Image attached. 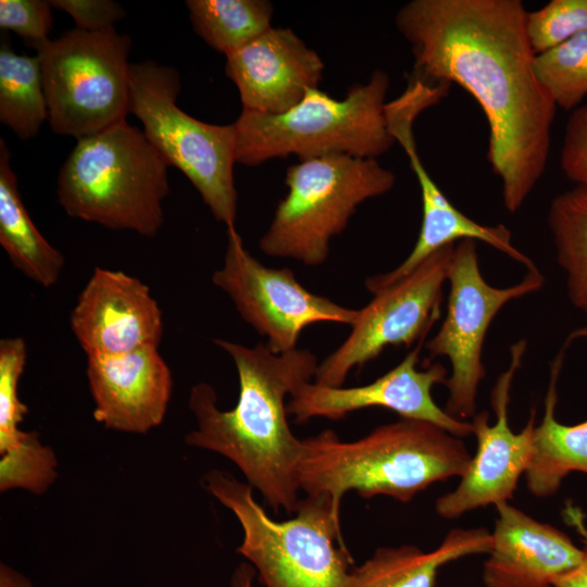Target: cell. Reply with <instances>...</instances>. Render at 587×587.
<instances>
[{"label": "cell", "mask_w": 587, "mask_h": 587, "mask_svg": "<svg viewBox=\"0 0 587 587\" xmlns=\"http://www.w3.org/2000/svg\"><path fill=\"white\" fill-rule=\"evenodd\" d=\"M520 0H412L395 23L410 43V79L457 84L489 126L487 158L502 200L517 212L544 175L557 105L535 72L536 53Z\"/></svg>", "instance_id": "1"}, {"label": "cell", "mask_w": 587, "mask_h": 587, "mask_svg": "<svg viewBox=\"0 0 587 587\" xmlns=\"http://www.w3.org/2000/svg\"><path fill=\"white\" fill-rule=\"evenodd\" d=\"M213 342L235 363L238 400L233 409L221 410L214 388L205 382L196 384L188 407L197 428L185 442L232 461L275 511L296 512L302 439L289 427L285 400L313 382L317 359L308 349L275 354L263 342L253 347L218 338Z\"/></svg>", "instance_id": "2"}, {"label": "cell", "mask_w": 587, "mask_h": 587, "mask_svg": "<svg viewBox=\"0 0 587 587\" xmlns=\"http://www.w3.org/2000/svg\"><path fill=\"white\" fill-rule=\"evenodd\" d=\"M471 459L460 437L429 422L401 419L353 441L330 429L302 439L297 480L307 496L330 498L339 513L349 490L407 503L436 482L462 477Z\"/></svg>", "instance_id": "3"}, {"label": "cell", "mask_w": 587, "mask_h": 587, "mask_svg": "<svg viewBox=\"0 0 587 587\" xmlns=\"http://www.w3.org/2000/svg\"><path fill=\"white\" fill-rule=\"evenodd\" d=\"M168 166L125 121L77 139L58 175V201L72 217L153 237L164 223Z\"/></svg>", "instance_id": "4"}, {"label": "cell", "mask_w": 587, "mask_h": 587, "mask_svg": "<svg viewBox=\"0 0 587 587\" xmlns=\"http://www.w3.org/2000/svg\"><path fill=\"white\" fill-rule=\"evenodd\" d=\"M202 486L237 517L243 532L237 552L265 587L347 586L354 562L330 498L307 496L292 519L276 521L255 501L253 488L228 472L209 471Z\"/></svg>", "instance_id": "5"}, {"label": "cell", "mask_w": 587, "mask_h": 587, "mask_svg": "<svg viewBox=\"0 0 587 587\" xmlns=\"http://www.w3.org/2000/svg\"><path fill=\"white\" fill-rule=\"evenodd\" d=\"M389 85L388 74L377 70L342 99L314 88L280 114L242 109L233 123L236 163L255 166L292 154L299 160L333 154L377 159L396 143L385 114Z\"/></svg>", "instance_id": "6"}, {"label": "cell", "mask_w": 587, "mask_h": 587, "mask_svg": "<svg viewBox=\"0 0 587 587\" xmlns=\"http://www.w3.org/2000/svg\"><path fill=\"white\" fill-rule=\"evenodd\" d=\"M287 193L259 241L273 258L292 259L308 266L322 265L330 240L348 225L364 201L390 191L395 174L376 159L333 154L288 167Z\"/></svg>", "instance_id": "7"}, {"label": "cell", "mask_w": 587, "mask_h": 587, "mask_svg": "<svg viewBox=\"0 0 587 587\" xmlns=\"http://www.w3.org/2000/svg\"><path fill=\"white\" fill-rule=\"evenodd\" d=\"M129 90V112L142 123L150 143L191 182L216 221L235 227L234 125L209 124L185 113L176 104L180 80L172 66L130 63Z\"/></svg>", "instance_id": "8"}, {"label": "cell", "mask_w": 587, "mask_h": 587, "mask_svg": "<svg viewBox=\"0 0 587 587\" xmlns=\"http://www.w3.org/2000/svg\"><path fill=\"white\" fill-rule=\"evenodd\" d=\"M132 40L114 27L78 28L34 48L40 60L51 129L76 139L126 121Z\"/></svg>", "instance_id": "9"}, {"label": "cell", "mask_w": 587, "mask_h": 587, "mask_svg": "<svg viewBox=\"0 0 587 587\" xmlns=\"http://www.w3.org/2000/svg\"><path fill=\"white\" fill-rule=\"evenodd\" d=\"M447 283L446 316L425 349L429 359L449 360L451 374L445 383L449 396L444 410L466 421L477 413L478 388L486 376L483 347L491 322L507 303L540 290L545 278L534 266L515 285L491 286L482 275L476 240L464 239L454 246Z\"/></svg>", "instance_id": "10"}, {"label": "cell", "mask_w": 587, "mask_h": 587, "mask_svg": "<svg viewBox=\"0 0 587 587\" xmlns=\"http://www.w3.org/2000/svg\"><path fill=\"white\" fill-rule=\"evenodd\" d=\"M214 286L233 301L238 314L266 348L282 354L297 349L301 333L321 322L352 326L359 309L342 307L304 288L288 267H267L243 246L236 228H227L223 265L212 274Z\"/></svg>", "instance_id": "11"}, {"label": "cell", "mask_w": 587, "mask_h": 587, "mask_svg": "<svg viewBox=\"0 0 587 587\" xmlns=\"http://www.w3.org/2000/svg\"><path fill=\"white\" fill-rule=\"evenodd\" d=\"M455 243L428 257L408 276L374 294L345 341L321 363L313 382L341 387L352 369H361L387 347L422 342L440 317L444 285Z\"/></svg>", "instance_id": "12"}, {"label": "cell", "mask_w": 587, "mask_h": 587, "mask_svg": "<svg viewBox=\"0 0 587 587\" xmlns=\"http://www.w3.org/2000/svg\"><path fill=\"white\" fill-rule=\"evenodd\" d=\"M526 347L524 339L511 345L509 367L494 386L491 404L496 423L489 424L487 411L477 412L472 419L476 452L457 488L436 500L435 511L442 519H458L475 509L509 501L521 475H525L533 457L535 410L523 429L514 433L508 422V404L511 385Z\"/></svg>", "instance_id": "13"}, {"label": "cell", "mask_w": 587, "mask_h": 587, "mask_svg": "<svg viewBox=\"0 0 587 587\" xmlns=\"http://www.w3.org/2000/svg\"><path fill=\"white\" fill-rule=\"evenodd\" d=\"M420 342L394 369L374 382L359 387H328L314 382L300 386L287 402V413L297 423L313 417L340 420L366 408H384L401 419L433 423L457 437L473 435L471 422L450 416L433 399L432 388L446 383L447 369L440 363L419 370Z\"/></svg>", "instance_id": "14"}, {"label": "cell", "mask_w": 587, "mask_h": 587, "mask_svg": "<svg viewBox=\"0 0 587 587\" xmlns=\"http://www.w3.org/2000/svg\"><path fill=\"white\" fill-rule=\"evenodd\" d=\"M71 329L87 357L158 347L162 311L149 287L122 271L96 267L78 296Z\"/></svg>", "instance_id": "15"}, {"label": "cell", "mask_w": 587, "mask_h": 587, "mask_svg": "<svg viewBox=\"0 0 587 587\" xmlns=\"http://www.w3.org/2000/svg\"><path fill=\"white\" fill-rule=\"evenodd\" d=\"M225 71L238 89L242 109L280 114L319 88L324 63L294 30L271 27L227 54Z\"/></svg>", "instance_id": "16"}, {"label": "cell", "mask_w": 587, "mask_h": 587, "mask_svg": "<svg viewBox=\"0 0 587 587\" xmlns=\"http://www.w3.org/2000/svg\"><path fill=\"white\" fill-rule=\"evenodd\" d=\"M87 378L93 419L104 427L146 434L163 422L173 378L158 347L87 357Z\"/></svg>", "instance_id": "17"}, {"label": "cell", "mask_w": 587, "mask_h": 587, "mask_svg": "<svg viewBox=\"0 0 587 587\" xmlns=\"http://www.w3.org/2000/svg\"><path fill=\"white\" fill-rule=\"evenodd\" d=\"M495 507L498 516L483 567L486 587H553L582 561L584 549L563 532L508 501Z\"/></svg>", "instance_id": "18"}, {"label": "cell", "mask_w": 587, "mask_h": 587, "mask_svg": "<svg viewBox=\"0 0 587 587\" xmlns=\"http://www.w3.org/2000/svg\"><path fill=\"white\" fill-rule=\"evenodd\" d=\"M491 533L486 528H454L433 551L416 546L380 547L354 566L346 587H435L439 570L472 554L488 553Z\"/></svg>", "instance_id": "19"}, {"label": "cell", "mask_w": 587, "mask_h": 587, "mask_svg": "<svg viewBox=\"0 0 587 587\" xmlns=\"http://www.w3.org/2000/svg\"><path fill=\"white\" fill-rule=\"evenodd\" d=\"M584 334L585 329L571 334L551 362L545 412L534 428L533 457L525 472L526 487L538 498L555 494L571 472L587 474V420L565 425L555 419L557 386L564 357L572 340Z\"/></svg>", "instance_id": "20"}, {"label": "cell", "mask_w": 587, "mask_h": 587, "mask_svg": "<svg viewBox=\"0 0 587 587\" xmlns=\"http://www.w3.org/2000/svg\"><path fill=\"white\" fill-rule=\"evenodd\" d=\"M10 160L7 143L0 139V245L13 267L49 288L58 283L65 259L32 221Z\"/></svg>", "instance_id": "21"}, {"label": "cell", "mask_w": 587, "mask_h": 587, "mask_svg": "<svg viewBox=\"0 0 587 587\" xmlns=\"http://www.w3.org/2000/svg\"><path fill=\"white\" fill-rule=\"evenodd\" d=\"M7 39L0 46V122L28 140L48 121L40 60L15 53Z\"/></svg>", "instance_id": "22"}, {"label": "cell", "mask_w": 587, "mask_h": 587, "mask_svg": "<svg viewBox=\"0 0 587 587\" xmlns=\"http://www.w3.org/2000/svg\"><path fill=\"white\" fill-rule=\"evenodd\" d=\"M547 222L569 299L587 314V187L575 186L555 196Z\"/></svg>", "instance_id": "23"}, {"label": "cell", "mask_w": 587, "mask_h": 587, "mask_svg": "<svg viewBox=\"0 0 587 587\" xmlns=\"http://www.w3.org/2000/svg\"><path fill=\"white\" fill-rule=\"evenodd\" d=\"M195 32L225 55L272 27L273 5L266 0H188Z\"/></svg>", "instance_id": "24"}, {"label": "cell", "mask_w": 587, "mask_h": 587, "mask_svg": "<svg viewBox=\"0 0 587 587\" xmlns=\"http://www.w3.org/2000/svg\"><path fill=\"white\" fill-rule=\"evenodd\" d=\"M534 66L557 108H578L587 96V30L536 54Z\"/></svg>", "instance_id": "25"}, {"label": "cell", "mask_w": 587, "mask_h": 587, "mask_svg": "<svg viewBox=\"0 0 587 587\" xmlns=\"http://www.w3.org/2000/svg\"><path fill=\"white\" fill-rule=\"evenodd\" d=\"M27 359L22 337L0 340V454L17 453L36 437V432L18 428L28 408L18 398L17 387Z\"/></svg>", "instance_id": "26"}, {"label": "cell", "mask_w": 587, "mask_h": 587, "mask_svg": "<svg viewBox=\"0 0 587 587\" xmlns=\"http://www.w3.org/2000/svg\"><path fill=\"white\" fill-rule=\"evenodd\" d=\"M587 30V0H552L527 12L526 32L536 54Z\"/></svg>", "instance_id": "27"}, {"label": "cell", "mask_w": 587, "mask_h": 587, "mask_svg": "<svg viewBox=\"0 0 587 587\" xmlns=\"http://www.w3.org/2000/svg\"><path fill=\"white\" fill-rule=\"evenodd\" d=\"M51 8L45 0H0V28L14 32L35 47L49 39Z\"/></svg>", "instance_id": "28"}, {"label": "cell", "mask_w": 587, "mask_h": 587, "mask_svg": "<svg viewBox=\"0 0 587 587\" xmlns=\"http://www.w3.org/2000/svg\"><path fill=\"white\" fill-rule=\"evenodd\" d=\"M560 163L570 182L587 187V104L574 109L566 122Z\"/></svg>", "instance_id": "29"}, {"label": "cell", "mask_w": 587, "mask_h": 587, "mask_svg": "<svg viewBox=\"0 0 587 587\" xmlns=\"http://www.w3.org/2000/svg\"><path fill=\"white\" fill-rule=\"evenodd\" d=\"M50 4L66 12L76 27L86 32H101L125 16L124 9L112 0H51Z\"/></svg>", "instance_id": "30"}, {"label": "cell", "mask_w": 587, "mask_h": 587, "mask_svg": "<svg viewBox=\"0 0 587 587\" xmlns=\"http://www.w3.org/2000/svg\"><path fill=\"white\" fill-rule=\"evenodd\" d=\"M553 587H587V546L579 564L567 573L561 575Z\"/></svg>", "instance_id": "31"}, {"label": "cell", "mask_w": 587, "mask_h": 587, "mask_svg": "<svg viewBox=\"0 0 587 587\" xmlns=\"http://www.w3.org/2000/svg\"><path fill=\"white\" fill-rule=\"evenodd\" d=\"M564 520L575 528L585 546H587V527L582 510L572 503H567L563 510Z\"/></svg>", "instance_id": "32"}, {"label": "cell", "mask_w": 587, "mask_h": 587, "mask_svg": "<svg viewBox=\"0 0 587 587\" xmlns=\"http://www.w3.org/2000/svg\"><path fill=\"white\" fill-rule=\"evenodd\" d=\"M0 587H33L30 580L11 566L1 563Z\"/></svg>", "instance_id": "33"}, {"label": "cell", "mask_w": 587, "mask_h": 587, "mask_svg": "<svg viewBox=\"0 0 587 587\" xmlns=\"http://www.w3.org/2000/svg\"><path fill=\"white\" fill-rule=\"evenodd\" d=\"M257 575L255 569L250 563H241L232 575V587H252Z\"/></svg>", "instance_id": "34"}]
</instances>
